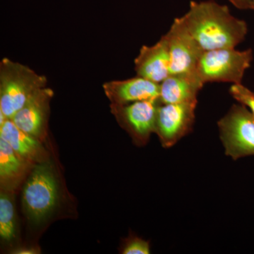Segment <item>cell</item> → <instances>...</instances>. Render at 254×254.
<instances>
[{"mask_svg": "<svg viewBox=\"0 0 254 254\" xmlns=\"http://www.w3.org/2000/svg\"><path fill=\"white\" fill-rule=\"evenodd\" d=\"M184 21L204 51L235 48L245 41L248 25L235 17L226 5L214 0L190 2Z\"/></svg>", "mask_w": 254, "mask_h": 254, "instance_id": "obj_1", "label": "cell"}, {"mask_svg": "<svg viewBox=\"0 0 254 254\" xmlns=\"http://www.w3.org/2000/svg\"><path fill=\"white\" fill-rule=\"evenodd\" d=\"M46 84V76L26 65L4 58L0 63V111L11 120L32 95Z\"/></svg>", "mask_w": 254, "mask_h": 254, "instance_id": "obj_2", "label": "cell"}, {"mask_svg": "<svg viewBox=\"0 0 254 254\" xmlns=\"http://www.w3.org/2000/svg\"><path fill=\"white\" fill-rule=\"evenodd\" d=\"M254 60L252 49L240 51L221 48L205 51L200 57L196 73L203 83L225 82L242 83L246 71Z\"/></svg>", "mask_w": 254, "mask_h": 254, "instance_id": "obj_3", "label": "cell"}, {"mask_svg": "<svg viewBox=\"0 0 254 254\" xmlns=\"http://www.w3.org/2000/svg\"><path fill=\"white\" fill-rule=\"evenodd\" d=\"M58 201V185L53 166L48 162L33 168L23 187V208L31 222L43 221Z\"/></svg>", "mask_w": 254, "mask_h": 254, "instance_id": "obj_4", "label": "cell"}, {"mask_svg": "<svg viewBox=\"0 0 254 254\" xmlns=\"http://www.w3.org/2000/svg\"><path fill=\"white\" fill-rule=\"evenodd\" d=\"M218 127L225 155L234 160L254 155V116L245 105H232Z\"/></svg>", "mask_w": 254, "mask_h": 254, "instance_id": "obj_5", "label": "cell"}, {"mask_svg": "<svg viewBox=\"0 0 254 254\" xmlns=\"http://www.w3.org/2000/svg\"><path fill=\"white\" fill-rule=\"evenodd\" d=\"M198 102L162 104L157 113L155 133L162 145L170 148L190 133L195 123Z\"/></svg>", "mask_w": 254, "mask_h": 254, "instance_id": "obj_6", "label": "cell"}, {"mask_svg": "<svg viewBox=\"0 0 254 254\" xmlns=\"http://www.w3.org/2000/svg\"><path fill=\"white\" fill-rule=\"evenodd\" d=\"M170 50V75L196 72L204 50L189 31L182 16L174 20L168 33Z\"/></svg>", "mask_w": 254, "mask_h": 254, "instance_id": "obj_7", "label": "cell"}, {"mask_svg": "<svg viewBox=\"0 0 254 254\" xmlns=\"http://www.w3.org/2000/svg\"><path fill=\"white\" fill-rule=\"evenodd\" d=\"M53 95L54 92L51 88H41L11 120L18 128L40 139L46 133L50 102Z\"/></svg>", "mask_w": 254, "mask_h": 254, "instance_id": "obj_8", "label": "cell"}, {"mask_svg": "<svg viewBox=\"0 0 254 254\" xmlns=\"http://www.w3.org/2000/svg\"><path fill=\"white\" fill-rule=\"evenodd\" d=\"M160 100H142L126 105H115L120 118L138 142L143 143L155 132Z\"/></svg>", "mask_w": 254, "mask_h": 254, "instance_id": "obj_9", "label": "cell"}, {"mask_svg": "<svg viewBox=\"0 0 254 254\" xmlns=\"http://www.w3.org/2000/svg\"><path fill=\"white\" fill-rule=\"evenodd\" d=\"M168 36L164 35L152 46H143L135 59L137 76L160 83L170 75Z\"/></svg>", "mask_w": 254, "mask_h": 254, "instance_id": "obj_10", "label": "cell"}, {"mask_svg": "<svg viewBox=\"0 0 254 254\" xmlns=\"http://www.w3.org/2000/svg\"><path fill=\"white\" fill-rule=\"evenodd\" d=\"M103 88L115 105H126L160 98V83L138 76L123 81L107 82Z\"/></svg>", "mask_w": 254, "mask_h": 254, "instance_id": "obj_11", "label": "cell"}, {"mask_svg": "<svg viewBox=\"0 0 254 254\" xmlns=\"http://www.w3.org/2000/svg\"><path fill=\"white\" fill-rule=\"evenodd\" d=\"M205 83L196 72L170 74L160 83V100L162 104L192 103Z\"/></svg>", "mask_w": 254, "mask_h": 254, "instance_id": "obj_12", "label": "cell"}, {"mask_svg": "<svg viewBox=\"0 0 254 254\" xmlns=\"http://www.w3.org/2000/svg\"><path fill=\"white\" fill-rule=\"evenodd\" d=\"M0 138L8 142L23 160H35L42 150L39 139L18 128L10 119L0 125Z\"/></svg>", "mask_w": 254, "mask_h": 254, "instance_id": "obj_13", "label": "cell"}, {"mask_svg": "<svg viewBox=\"0 0 254 254\" xmlns=\"http://www.w3.org/2000/svg\"><path fill=\"white\" fill-rule=\"evenodd\" d=\"M23 159L8 142L0 138V177L1 180L14 178L21 173Z\"/></svg>", "mask_w": 254, "mask_h": 254, "instance_id": "obj_14", "label": "cell"}, {"mask_svg": "<svg viewBox=\"0 0 254 254\" xmlns=\"http://www.w3.org/2000/svg\"><path fill=\"white\" fill-rule=\"evenodd\" d=\"M16 231L12 198L9 193L1 191L0 195V236L5 242H10L16 237Z\"/></svg>", "mask_w": 254, "mask_h": 254, "instance_id": "obj_15", "label": "cell"}, {"mask_svg": "<svg viewBox=\"0 0 254 254\" xmlns=\"http://www.w3.org/2000/svg\"><path fill=\"white\" fill-rule=\"evenodd\" d=\"M230 94L237 100L250 109L254 116V93L244 86L242 83L232 84L229 90Z\"/></svg>", "mask_w": 254, "mask_h": 254, "instance_id": "obj_16", "label": "cell"}, {"mask_svg": "<svg viewBox=\"0 0 254 254\" xmlns=\"http://www.w3.org/2000/svg\"><path fill=\"white\" fill-rule=\"evenodd\" d=\"M124 254H149V243L137 237H133L128 241L124 248Z\"/></svg>", "mask_w": 254, "mask_h": 254, "instance_id": "obj_17", "label": "cell"}, {"mask_svg": "<svg viewBox=\"0 0 254 254\" xmlns=\"http://www.w3.org/2000/svg\"><path fill=\"white\" fill-rule=\"evenodd\" d=\"M15 254H36V251L32 249H23V250H18L15 251Z\"/></svg>", "mask_w": 254, "mask_h": 254, "instance_id": "obj_18", "label": "cell"}]
</instances>
